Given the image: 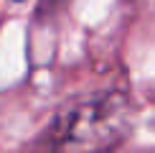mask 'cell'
I'll return each mask as SVG.
<instances>
[{
  "label": "cell",
  "instance_id": "1",
  "mask_svg": "<svg viewBox=\"0 0 155 153\" xmlns=\"http://www.w3.org/2000/svg\"><path fill=\"white\" fill-rule=\"evenodd\" d=\"M130 133V105L120 92L79 97L18 153H109Z\"/></svg>",
  "mask_w": 155,
  "mask_h": 153
},
{
  "label": "cell",
  "instance_id": "2",
  "mask_svg": "<svg viewBox=\"0 0 155 153\" xmlns=\"http://www.w3.org/2000/svg\"><path fill=\"white\" fill-rule=\"evenodd\" d=\"M64 5H66V0H38V18H51L56 15Z\"/></svg>",
  "mask_w": 155,
  "mask_h": 153
},
{
  "label": "cell",
  "instance_id": "3",
  "mask_svg": "<svg viewBox=\"0 0 155 153\" xmlns=\"http://www.w3.org/2000/svg\"><path fill=\"white\" fill-rule=\"evenodd\" d=\"M15 3H21V0H15Z\"/></svg>",
  "mask_w": 155,
  "mask_h": 153
}]
</instances>
